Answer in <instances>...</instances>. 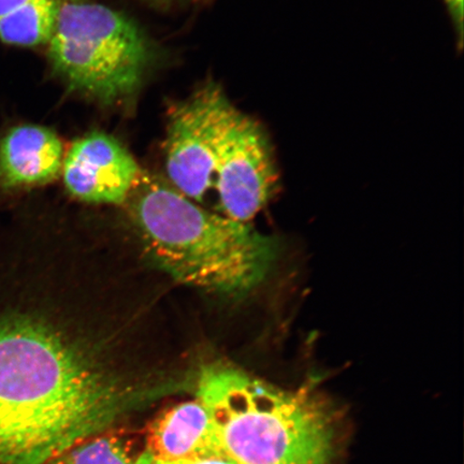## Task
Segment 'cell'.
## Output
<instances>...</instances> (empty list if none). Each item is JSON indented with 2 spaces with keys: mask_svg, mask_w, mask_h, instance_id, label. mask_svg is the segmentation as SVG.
Returning <instances> with one entry per match:
<instances>
[{
  "mask_svg": "<svg viewBox=\"0 0 464 464\" xmlns=\"http://www.w3.org/2000/svg\"><path fill=\"white\" fill-rule=\"evenodd\" d=\"M65 159L63 144L54 131L38 125H21L0 140V188L25 189L53 182Z\"/></svg>",
  "mask_w": 464,
  "mask_h": 464,
  "instance_id": "cell-8",
  "label": "cell"
},
{
  "mask_svg": "<svg viewBox=\"0 0 464 464\" xmlns=\"http://www.w3.org/2000/svg\"><path fill=\"white\" fill-rule=\"evenodd\" d=\"M145 443L143 452L160 460L225 456L211 417L198 399L160 414L149 426Z\"/></svg>",
  "mask_w": 464,
  "mask_h": 464,
  "instance_id": "cell-9",
  "label": "cell"
},
{
  "mask_svg": "<svg viewBox=\"0 0 464 464\" xmlns=\"http://www.w3.org/2000/svg\"><path fill=\"white\" fill-rule=\"evenodd\" d=\"M125 205L149 253L178 281L242 295L266 280L277 243L247 223L206 210L140 171Z\"/></svg>",
  "mask_w": 464,
  "mask_h": 464,
  "instance_id": "cell-2",
  "label": "cell"
},
{
  "mask_svg": "<svg viewBox=\"0 0 464 464\" xmlns=\"http://www.w3.org/2000/svg\"><path fill=\"white\" fill-rule=\"evenodd\" d=\"M445 4L448 5L452 24L455 26V31L458 37V44H459L461 48L463 44V0H445Z\"/></svg>",
  "mask_w": 464,
  "mask_h": 464,
  "instance_id": "cell-13",
  "label": "cell"
},
{
  "mask_svg": "<svg viewBox=\"0 0 464 464\" xmlns=\"http://www.w3.org/2000/svg\"><path fill=\"white\" fill-rule=\"evenodd\" d=\"M277 179L265 130L236 109L218 144L214 177L225 216L247 223L274 196Z\"/></svg>",
  "mask_w": 464,
  "mask_h": 464,
  "instance_id": "cell-6",
  "label": "cell"
},
{
  "mask_svg": "<svg viewBox=\"0 0 464 464\" xmlns=\"http://www.w3.org/2000/svg\"><path fill=\"white\" fill-rule=\"evenodd\" d=\"M31 2V0H0V17L11 13L21 5ZM71 2H78V0H71Z\"/></svg>",
  "mask_w": 464,
  "mask_h": 464,
  "instance_id": "cell-14",
  "label": "cell"
},
{
  "mask_svg": "<svg viewBox=\"0 0 464 464\" xmlns=\"http://www.w3.org/2000/svg\"><path fill=\"white\" fill-rule=\"evenodd\" d=\"M42 313L0 314V464H45L164 394Z\"/></svg>",
  "mask_w": 464,
  "mask_h": 464,
  "instance_id": "cell-1",
  "label": "cell"
},
{
  "mask_svg": "<svg viewBox=\"0 0 464 464\" xmlns=\"http://www.w3.org/2000/svg\"><path fill=\"white\" fill-rule=\"evenodd\" d=\"M196 399L236 464H334V417L310 386L283 390L217 363L199 373Z\"/></svg>",
  "mask_w": 464,
  "mask_h": 464,
  "instance_id": "cell-3",
  "label": "cell"
},
{
  "mask_svg": "<svg viewBox=\"0 0 464 464\" xmlns=\"http://www.w3.org/2000/svg\"><path fill=\"white\" fill-rule=\"evenodd\" d=\"M135 464H236L226 456L198 458V459L160 460L145 454L139 455Z\"/></svg>",
  "mask_w": 464,
  "mask_h": 464,
  "instance_id": "cell-12",
  "label": "cell"
},
{
  "mask_svg": "<svg viewBox=\"0 0 464 464\" xmlns=\"http://www.w3.org/2000/svg\"><path fill=\"white\" fill-rule=\"evenodd\" d=\"M141 169L123 144L92 132L72 144L63 162L66 188L80 200L125 205Z\"/></svg>",
  "mask_w": 464,
  "mask_h": 464,
  "instance_id": "cell-7",
  "label": "cell"
},
{
  "mask_svg": "<svg viewBox=\"0 0 464 464\" xmlns=\"http://www.w3.org/2000/svg\"><path fill=\"white\" fill-rule=\"evenodd\" d=\"M236 108L218 86L203 87L171 114L166 141L168 177L197 203L214 188L218 150Z\"/></svg>",
  "mask_w": 464,
  "mask_h": 464,
  "instance_id": "cell-5",
  "label": "cell"
},
{
  "mask_svg": "<svg viewBox=\"0 0 464 464\" xmlns=\"http://www.w3.org/2000/svg\"><path fill=\"white\" fill-rule=\"evenodd\" d=\"M138 457L129 439L118 434H100L45 464H135Z\"/></svg>",
  "mask_w": 464,
  "mask_h": 464,
  "instance_id": "cell-11",
  "label": "cell"
},
{
  "mask_svg": "<svg viewBox=\"0 0 464 464\" xmlns=\"http://www.w3.org/2000/svg\"><path fill=\"white\" fill-rule=\"evenodd\" d=\"M48 44L52 65L63 80L104 103L133 94L149 61L147 40L135 23L97 4L61 3Z\"/></svg>",
  "mask_w": 464,
  "mask_h": 464,
  "instance_id": "cell-4",
  "label": "cell"
},
{
  "mask_svg": "<svg viewBox=\"0 0 464 464\" xmlns=\"http://www.w3.org/2000/svg\"><path fill=\"white\" fill-rule=\"evenodd\" d=\"M61 3L60 0H31L0 17V42L19 46L49 44Z\"/></svg>",
  "mask_w": 464,
  "mask_h": 464,
  "instance_id": "cell-10",
  "label": "cell"
}]
</instances>
